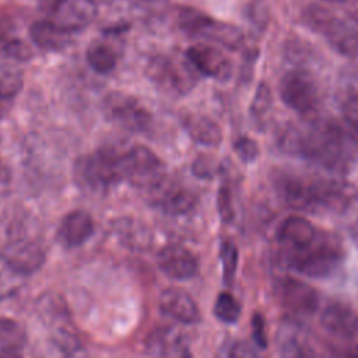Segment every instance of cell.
<instances>
[{
    "label": "cell",
    "mask_w": 358,
    "mask_h": 358,
    "mask_svg": "<svg viewBox=\"0 0 358 358\" xmlns=\"http://www.w3.org/2000/svg\"><path fill=\"white\" fill-rule=\"evenodd\" d=\"M282 147L333 172H344L352 157L347 133L334 122L315 120L306 127H291L282 136Z\"/></svg>",
    "instance_id": "1"
},
{
    "label": "cell",
    "mask_w": 358,
    "mask_h": 358,
    "mask_svg": "<svg viewBox=\"0 0 358 358\" xmlns=\"http://www.w3.org/2000/svg\"><path fill=\"white\" fill-rule=\"evenodd\" d=\"M120 154L112 147H103L77 158L73 168L76 185L87 193L103 194L112 186L123 182Z\"/></svg>",
    "instance_id": "2"
},
{
    "label": "cell",
    "mask_w": 358,
    "mask_h": 358,
    "mask_svg": "<svg viewBox=\"0 0 358 358\" xmlns=\"http://www.w3.org/2000/svg\"><path fill=\"white\" fill-rule=\"evenodd\" d=\"M302 20L340 55L347 57L358 56V31L345 20L317 4L308 6L302 13Z\"/></svg>",
    "instance_id": "3"
},
{
    "label": "cell",
    "mask_w": 358,
    "mask_h": 358,
    "mask_svg": "<svg viewBox=\"0 0 358 358\" xmlns=\"http://www.w3.org/2000/svg\"><path fill=\"white\" fill-rule=\"evenodd\" d=\"M343 262L341 246L329 239L315 241L299 250H288L287 263L296 273L312 277L324 278L331 275Z\"/></svg>",
    "instance_id": "4"
},
{
    "label": "cell",
    "mask_w": 358,
    "mask_h": 358,
    "mask_svg": "<svg viewBox=\"0 0 358 358\" xmlns=\"http://www.w3.org/2000/svg\"><path fill=\"white\" fill-rule=\"evenodd\" d=\"M197 70L189 59L159 55L150 60L147 74L150 80L164 92L173 96L189 94L197 83Z\"/></svg>",
    "instance_id": "5"
},
{
    "label": "cell",
    "mask_w": 358,
    "mask_h": 358,
    "mask_svg": "<svg viewBox=\"0 0 358 358\" xmlns=\"http://www.w3.org/2000/svg\"><path fill=\"white\" fill-rule=\"evenodd\" d=\"M120 169L123 182H129L145 193L166 176L162 161L144 145H134L122 151Z\"/></svg>",
    "instance_id": "6"
},
{
    "label": "cell",
    "mask_w": 358,
    "mask_h": 358,
    "mask_svg": "<svg viewBox=\"0 0 358 358\" xmlns=\"http://www.w3.org/2000/svg\"><path fill=\"white\" fill-rule=\"evenodd\" d=\"M179 27L192 36H200L228 49H238L243 42L241 29L234 25L215 21L210 15L192 8L182 7L178 14Z\"/></svg>",
    "instance_id": "7"
},
{
    "label": "cell",
    "mask_w": 358,
    "mask_h": 358,
    "mask_svg": "<svg viewBox=\"0 0 358 358\" xmlns=\"http://www.w3.org/2000/svg\"><path fill=\"white\" fill-rule=\"evenodd\" d=\"M103 112L108 120L131 133L147 131L151 126V112L136 96L115 91L103 98Z\"/></svg>",
    "instance_id": "8"
},
{
    "label": "cell",
    "mask_w": 358,
    "mask_h": 358,
    "mask_svg": "<svg viewBox=\"0 0 358 358\" xmlns=\"http://www.w3.org/2000/svg\"><path fill=\"white\" fill-rule=\"evenodd\" d=\"M281 101L292 110L308 115L316 110L319 105L317 85L310 73L305 70H289L282 76L278 84Z\"/></svg>",
    "instance_id": "9"
},
{
    "label": "cell",
    "mask_w": 358,
    "mask_h": 358,
    "mask_svg": "<svg viewBox=\"0 0 358 358\" xmlns=\"http://www.w3.org/2000/svg\"><path fill=\"white\" fill-rule=\"evenodd\" d=\"M358 204V189L341 180H313L312 213L341 214Z\"/></svg>",
    "instance_id": "10"
},
{
    "label": "cell",
    "mask_w": 358,
    "mask_h": 358,
    "mask_svg": "<svg viewBox=\"0 0 358 358\" xmlns=\"http://www.w3.org/2000/svg\"><path fill=\"white\" fill-rule=\"evenodd\" d=\"M147 196L154 207L168 215H183L197 203V196L190 189L168 176L148 190Z\"/></svg>",
    "instance_id": "11"
},
{
    "label": "cell",
    "mask_w": 358,
    "mask_h": 358,
    "mask_svg": "<svg viewBox=\"0 0 358 358\" xmlns=\"http://www.w3.org/2000/svg\"><path fill=\"white\" fill-rule=\"evenodd\" d=\"M3 259L7 267L14 273L27 275L38 271L43 266L46 253L38 242L25 238H15L4 246Z\"/></svg>",
    "instance_id": "12"
},
{
    "label": "cell",
    "mask_w": 358,
    "mask_h": 358,
    "mask_svg": "<svg viewBox=\"0 0 358 358\" xmlns=\"http://www.w3.org/2000/svg\"><path fill=\"white\" fill-rule=\"evenodd\" d=\"M275 295L282 308L295 315H309L317 308V292L309 284L284 277L275 284Z\"/></svg>",
    "instance_id": "13"
},
{
    "label": "cell",
    "mask_w": 358,
    "mask_h": 358,
    "mask_svg": "<svg viewBox=\"0 0 358 358\" xmlns=\"http://www.w3.org/2000/svg\"><path fill=\"white\" fill-rule=\"evenodd\" d=\"M186 57L203 76L220 81H227L232 76L231 60L222 50L213 45L196 43L186 50Z\"/></svg>",
    "instance_id": "14"
},
{
    "label": "cell",
    "mask_w": 358,
    "mask_h": 358,
    "mask_svg": "<svg viewBox=\"0 0 358 358\" xmlns=\"http://www.w3.org/2000/svg\"><path fill=\"white\" fill-rule=\"evenodd\" d=\"M157 263L159 270L173 280H189L196 275L199 270L196 255L178 243L162 248L157 255Z\"/></svg>",
    "instance_id": "15"
},
{
    "label": "cell",
    "mask_w": 358,
    "mask_h": 358,
    "mask_svg": "<svg viewBox=\"0 0 358 358\" xmlns=\"http://www.w3.org/2000/svg\"><path fill=\"white\" fill-rule=\"evenodd\" d=\"M96 15L92 0H57L52 8V21L70 32L85 28Z\"/></svg>",
    "instance_id": "16"
},
{
    "label": "cell",
    "mask_w": 358,
    "mask_h": 358,
    "mask_svg": "<svg viewBox=\"0 0 358 358\" xmlns=\"http://www.w3.org/2000/svg\"><path fill=\"white\" fill-rule=\"evenodd\" d=\"M94 229V220L87 211L73 210L62 218L56 231V241L66 249L78 248L92 236Z\"/></svg>",
    "instance_id": "17"
},
{
    "label": "cell",
    "mask_w": 358,
    "mask_h": 358,
    "mask_svg": "<svg viewBox=\"0 0 358 358\" xmlns=\"http://www.w3.org/2000/svg\"><path fill=\"white\" fill-rule=\"evenodd\" d=\"M159 309L166 316L183 324H194L200 320V310L194 299L180 288H166L159 295Z\"/></svg>",
    "instance_id": "18"
},
{
    "label": "cell",
    "mask_w": 358,
    "mask_h": 358,
    "mask_svg": "<svg viewBox=\"0 0 358 358\" xmlns=\"http://www.w3.org/2000/svg\"><path fill=\"white\" fill-rule=\"evenodd\" d=\"M320 324L334 337L351 340L358 334V313L348 305L336 302L322 312Z\"/></svg>",
    "instance_id": "19"
},
{
    "label": "cell",
    "mask_w": 358,
    "mask_h": 358,
    "mask_svg": "<svg viewBox=\"0 0 358 358\" xmlns=\"http://www.w3.org/2000/svg\"><path fill=\"white\" fill-rule=\"evenodd\" d=\"M277 238L288 250H299L315 241L316 229L306 218L291 215L280 224Z\"/></svg>",
    "instance_id": "20"
},
{
    "label": "cell",
    "mask_w": 358,
    "mask_h": 358,
    "mask_svg": "<svg viewBox=\"0 0 358 358\" xmlns=\"http://www.w3.org/2000/svg\"><path fill=\"white\" fill-rule=\"evenodd\" d=\"M280 196L287 206L299 211H312L313 203V180L301 176L287 175L278 180Z\"/></svg>",
    "instance_id": "21"
},
{
    "label": "cell",
    "mask_w": 358,
    "mask_h": 358,
    "mask_svg": "<svg viewBox=\"0 0 358 358\" xmlns=\"http://www.w3.org/2000/svg\"><path fill=\"white\" fill-rule=\"evenodd\" d=\"M182 127L187 136L207 147H217L222 141V130L217 122L203 113H185L180 119Z\"/></svg>",
    "instance_id": "22"
},
{
    "label": "cell",
    "mask_w": 358,
    "mask_h": 358,
    "mask_svg": "<svg viewBox=\"0 0 358 358\" xmlns=\"http://www.w3.org/2000/svg\"><path fill=\"white\" fill-rule=\"evenodd\" d=\"M147 352L159 357H185L190 355L189 347L179 330L172 327H159L150 333L145 343Z\"/></svg>",
    "instance_id": "23"
},
{
    "label": "cell",
    "mask_w": 358,
    "mask_h": 358,
    "mask_svg": "<svg viewBox=\"0 0 358 358\" xmlns=\"http://www.w3.org/2000/svg\"><path fill=\"white\" fill-rule=\"evenodd\" d=\"M73 32L57 25L52 20L35 21L29 28V36L32 42L48 52H59L67 48L71 42Z\"/></svg>",
    "instance_id": "24"
},
{
    "label": "cell",
    "mask_w": 358,
    "mask_h": 358,
    "mask_svg": "<svg viewBox=\"0 0 358 358\" xmlns=\"http://www.w3.org/2000/svg\"><path fill=\"white\" fill-rule=\"evenodd\" d=\"M27 344L25 327L10 317H0V352L18 354Z\"/></svg>",
    "instance_id": "25"
},
{
    "label": "cell",
    "mask_w": 358,
    "mask_h": 358,
    "mask_svg": "<svg viewBox=\"0 0 358 358\" xmlns=\"http://www.w3.org/2000/svg\"><path fill=\"white\" fill-rule=\"evenodd\" d=\"M87 62L91 69L99 74L110 73L117 63V56L115 50L102 42H94L88 46L85 53Z\"/></svg>",
    "instance_id": "26"
},
{
    "label": "cell",
    "mask_w": 358,
    "mask_h": 358,
    "mask_svg": "<svg viewBox=\"0 0 358 358\" xmlns=\"http://www.w3.org/2000/svg\"><path fill=\"white\" fill-rule=\"evenodd\" d=\"M21 87L22 76L18 71L6 70L0 73V117L11 108Z\"/></svg>",
    "instance_id": "27"
},
{
    "label": "cell",
    "mask_w": 358,
    "mask_h": 358,
    "mask_svg": "<svg viewBox=\"0 0 358 358\" xmlns=\"http://www.w3.org/2000/svg\"><path fill=\"white\" fill-rule=\"evenodd\" d=\"M214 315L227 324H234L241 316V305L229 292H221L214 302Z\"/></svg>",
    "instance_id": "28"
},
{
    "label": "cell",
    "mask_w": 358,
    "mask_h": 358,
    "mask_svg": "<svg viewBox=\"0 0 358 358\" xmlns=\"http://www.w3.org/2000/svg\"><path fill=\"white\" fill-rule=\"evenodd\" d=\"M238 256H239L238 248L232 241L225 239L221 242L220 259L222 264V278L227 285H231L235 278L236 267H238Z\"/></svg>",
    "instance_id": "29"
},
{
    "label": "cell",
    "mask_w": 358,
    "mask_h": 358,
    "mask_svg": "<svg viewBox=\"0 0 358 358\" xmlns=\"http://www.w3.org/2000/svg\"><path fill=\"white\" fill-rule=\"evenodd\" d=\"M271 103H273V96H271L270 87L266 83H260L257 90H256V92H255L253 101L250 103V115H252V117L256 122L260 120L268 112Z\"/></svg>",
    "instance_id": "30"
},
{
    "label": "cell",
    "mask_w": 358,
    "mask_h": 358,
    "mask_svg": "<svg viewBox=\"0 0 358 358\" xmlns=\"http://www.w3.org/2000/svg\"><path fill=\"white\" fill-rule=\"evenodd\" d=\"M0 52L10 59H14L17 62H27L32 57V50L28 46V43H25L24 41L18 39V38H8L1 46H0Z\"/></svg>",
    "instance_id": "31"
},
{
    "label": "cell",
    "mask_w": 358,
    "mask_h": 358,
    "mask_svg": "<svg viewBox=\"0 0 358 358\" xmlns=\"http://www.w3.org/2000/svg\"><path fill=\"white\" fill-rule=\"evenodd\" d=\"M220 164L210 155H199L192 165V172L197 178L211 179L220 172Z\"/></svg>",
    "instance_id": "32"
},
{
    "label": "cell",
    "mask_w": 358,
    "mask_h": 358,
    "mask_svg": "<svg viewBox=\"0 0 358 358\" xmlns=\"http://www.w3.org/2000/svg\"><path fill=\"white\" fill-rule=\"evenodd\" d=\"M234 151L236 152V155L239 157V159L242 162H253L257 159L259 157V145L257 143L246 136L239 137L235 143H234Z\"/></svg>",
    "instance_id": "33"
},
{
    "label": "cell",
    "mask_w": 358,
    "mask_h": 358,
    "mask_svg": "<svg viewBox=\"0 0 358 358\" xmlns=\"http://www.w3.org/2000/svg\"><path fill=\"white\" fill-rule=\"evenodd\" d=\"M217 208L222 222H231L234 220L235 213L232 206V196H231V189L227 183H222L220 186L218 196H217Z\"/></svg>",
    "instance_id": "34"
},
{
    "label": "cell",
    "mask_w": 358,
    "mask_h": 358,
    "mask_svg": "<svg viewBox=\"0 0 358 358\" xmlns=\"http://www.w3.org/2000/svg\"><path fill=\"white\" fill-rule=\"evenodd\" d=\"M341 112L348 126L358 134V92H354L344 99Z\"/></svg>",
    "instance_id": "35"
},
{
    "label": "cell",
    "mask_w": 358,
    "mask_h": 358,
    "mask_svg": "<svg viewBox=\"0 0 358 358\" xmlns=\"http://www.w3.org/2000/svg\"><path fill=\"white\" fill-rule=\"evenodd\" d=\"M252 337L255 345L260 350H266L267 347V336H266V320L262 313L256 312L252 317Z\"/></svg>",
    "instance_id": "36"
},
{
    "label": "cell",
    "mask_w": 358,
    "mask_h": 358,
    "mask_svg": "<svg viewBox=\"0 0 358 358\" xmlns=\"http://www.w3.org/2000/svg\"><path fill=\"white\" fill-rule=\"evenodd\" d=\"M267 8L262 0H255L248 6V18L249 21L259 28H264L267 24Z\"/></svg>",
    "instance_id": "37"
},
{
    "label": "cell",
    "mask_w": 358,
    "mask_h": 358,
    "mask_svg": "<svg viewBox=\"0 0 358 358\" xmlns=\"http://www.w3.org/2000/svg\"><path fill=\"white\" fill-rule=\"evenodd\" d=\"M256 352L252 350V347L246 343V341H239L236 344H234V347L231 348L229 355L231 357H253Z\"/></svg>",
    "instance_id": "38"
},
{
    "label": "cell",
    "mask_w": 358,
    "mask_h": 358,
    "mask_svg": "<svg viewBox=\"0 0 358 358\" xmlns=\"http://www.w3.org/2000/svg\"><path fill=\"white\" fill-rule=\"evenodd\" d=\"M10 38L8 35V28L4 21H0V46Z\"/></svg>",
    "instance_id": "39"
},
{
    "label": "cell",
    "mask_w": 358,
    "mask_h": 358,
    "mask_svg": "<svg viewBox=\"0 0 358 358\" xmlns=\"http://www.w3.org/2000/svg\"><path fill=\"white\" fill-rule=\"evenodd\" d=\"M322 1H326V3H343L345 0H322Z\"/></svg>",
    "instance_id": "40"
},
{
    "label": "cell",
    "mask_w": 358,
    "mask_h": 358,
    "mask_svg": "<svg viewBox=\"0 0 358 358\" xmlns=\"http://www.w3.org/2000/svg\"><path fill=\"white\" fill-rule=\"evenodd\" d=\"M351 354H352V355H355V357H358V347H357Z\"/></svg>",
    "instance_id": "41"
},
{
    "label": "cell",
    "mask_w": 358,
    "mask_h": 358,
    "mask_svg": "<svg viewBox=\"0 0 358 358\" xmlns=\"http://www.w3.org/2000/svg\"><path fill=\"white\" fill-rule=\"evenodd\" d=\"M354 20H355V22H357V24H358V13H357V14H355V17H354Z\"/></svg>",
    "instance_id": "42"
},
{
    "label": "cell",
    "mask_w": 358,
    "mask_h": 358,
    "mask_svg": "<svg viewBox=\"0 0 358 358\" xmlns=\"http://www.w3.org/2000/svg\"><path fill=\"white\" fill-rule=\"evenodd\" d=\"M148 1H158V0H148Z\"/></svg>",
    "instance_id": "43"
}]
</instances>
